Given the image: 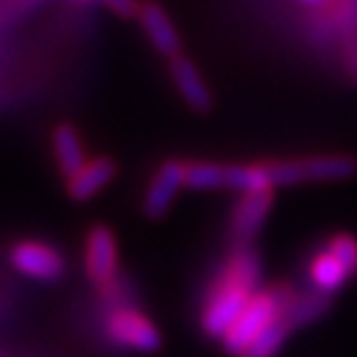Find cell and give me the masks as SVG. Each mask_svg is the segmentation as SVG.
<instances>
[{
    "mask_svg": "<svg viewBox=\"0 0 357 357\" xmlns=\"http://www.w3.org/2000/svg\"><path fill=\"white\" fill-rule=\"evenodd\" d=\"M263 263L261 253L253 243H234L231 253L223 258L218 273L208 283L201 303L199 325L201 333L221 340L236 323L248 301L258 288H263Z\"/></svg>",
    "mask_w": 357,
    "mask_h": 357,
    "instance_id": "obj_1",
    "label": "cell"
},
{
    "mask_svg": "<svg viewBox=\"0 0 357 357\" xmlns=\"http://www.w3.org/2000/svg\"><path fill=\"white\" fill-rule=\"evenodd\" d=\"M271 181L275 189L305 184H335L357 176V156L330 151V154H305L290 159H268Z\"/></svg>",
    "mask_w": 357,
    "mask_h": 357,
    "instance_id": "obj_2",
    "label": "cell"
},
{
    "mask_svg": "<svg viewBox=\"0 0 357 357\" xmlns=\"http://www.w3.org/2000/svg\"><path fill=\"white\" fill-rule=\"evenodd\" d=\"M290 285H293L290 280H273V283L263 285L253 293V298L241 310V315L229 328V333L221 337V347L226 355L241 357L245 347L251 345L263 330H268L283 315Z\"/></svg>",
    "mask_w": 357,
    "mask_h": 357,
    "instance_id": "obj_3",
    "label": "cell"
},
{
    "mask_svg": "<svg viewBox=\"0 0 357 357\" xmlns=\"http://www.w3.org/2000/svg\"><path fill=\"white\" fill-rule=\"evenodd\" d=\"M107 340L124 350L156 352L162 347V333L144 310L134 305H114L105 318Z\"/></svg>",
    "mask_w": 357,
    "mask_h": 357,
    "instance_id": "obj_4",
    "label": "cell"
},
{
    "mask_svg": "<svg viewBox=\"0 0 357 357\" xmlns=\"http://www.w3.org/2000/svg\"><path fill=\"white\" fill-rule=\"evenodd\" d=\"M186 189V162L181 159H164L151 174L149 184L142 199V211L151 221H159L172 211L178 191Z\"/></svg>",
    "mask_w": 357,
    "mask_h": 357,
    "instance_id": "obj_5",
    "label": "cell"
},
{
    "mask_svg": "<svg viewBox=\"0 0 357 357\" xmlns=\"http://www.w3.org/2000/svg\"><path fill=\"white\" fill-rule=\"evenodd\" d=\"M275 206V189H258L238 194L229 213V234L234 243H253L263 223Z\"/></svg>",
    "mask_w": 357,
    "mask_h": 357,
    "instance_id": "obj_6",
    "label": "cell"
},
{
    "mask_svg": "<svg viewBox=\"0 0 357 357\" xmlns=\"http://www.w3.org/2000/svg\"><path fill=\"white\" fill-rule=\"evenodd\" d=\"M8 258L17 273L35 280H45V283L62 278L67 271L65 256L43 241H17L8 253Z\"/></svg>",
    "mask_w": 357,
    "mask_h": 357,
    "instance_id": "obj_7",
    "label": "cell"
},
{
    "mask_svg": "<svg viewBox=\"0 0 357 357\" xmlns=\"http://www.w3.org/2000/svg\"><path fill=\"white\" fill-rule=\"evenodd\" d=\"M84 271L92 283L100 288L117 280L119 273V248L114 231L97 223L84 236Z\"/></svg>",
    "mask_w": 357,
    "mask_h": 357,
    "instance_id": "obj_8",
    "label": "cell"
},
{
    "mask_svg": "<svg viewBox=\"0 0 357 357\" xmlns=\"http://www.w3.org/2000/svg\"><path fill=\"white\" fill-rule=\"evenodd\" d=\"M169 75H172L174 87H176V92L181 95V100H184V105L189 107V109L199 112V114L211 112L213 92L191 57H186V55L172 57V60H169Z\"/></svg>",
    "mask_w": 357,
    "mask_h": 357,
    "instance_id": "obj_9",
    "label": "cell"
},
{
    "mask_svg": "<svg viewBox=\"0 0 357 357\" xmlns=\"http://www.w3.org/2000/svg\"><path fill=\"white\" fill-rule=\"evenodd\" d=\"M137 20H139L142 30H144L151 47H154L159 55H164L167 60L181 55V38H178L169 13L164 10L159 3L144 0L139 6V13H137Z\"/></svg>",
    "mask_w": 357,
    "mask_h": 357,
    "instance_id": "obj_10",
    "label": "cell"
},
{
    "mask_svg": "<svg viewBox=\"0 0 357 357\" xmlns=\"http://www.w3.org/2000/svg\"><path fill=\"white\" fill-rule=\"evenodd\" d=\"M333 296H325L315 288H298L296 283L290 285V293L285 298V307H283V318L288 320V325L293 330L307 328V325L318 323L333 310Z\"/></svg>",
    "mask_w": 357,
    "mask_h": 357,
    "instance_id": "obj_11",
    "label": "cell"
},
{
    "mask_svg": "<svg viewBox=\"0 0 357 357\" xmlns=\"http://www.w3.org/2000/svg\"><path fill=\"white\" fill-rule=\"evenodd\" d=\"M305 275H307V285H310V288L320 290V293L333 296V298H337V293L355 278V275L342 266L340 258L335 256L325 243L307 258Z\"/></svg>",
    "mask_w": 357,
    "mask_h": 357,
    "instance_id": "obj_12",
    "label": "cell"
},
{
    "mask_svg": "<svg viewBox=\"0 0 357 357\" xmlns=\"http://www.w3.org/2000/svg\"><path fill=\"white\" fill-rule=\"evenodd\" d=\"M117 176V164L112 156H92L73 178L65 181L67 196L73 201H89L95 199L105 186L112 184Z\"/></svg>",
    "mask_w": 357,
    "mask_h": 357,
    "instance_id": "obj_13",
    "label": "cell"
},
{
    "mask_svg": "<svg viewBox=\"0 0 357 357\" xmlns=\"http://www.w3.org/2000/svg\"><path fill=\"white\" fill-rule=\"evenodd\" d=\"M52 154H55V162H57V169L60 174L67 178H73L84 164L89 162L87 151H84V144H82V137L79 132L73 127V124H57L52 129Z\"/></svg>",
    "mask_w": 357,
    "mask_h": 357,
    "instance_id": "obj_14",
    "label": "cell"
},
{
    "mask_svg": "<svg viewBox=\"0 0 357 357\" xmlns=\"http://www.w3.org/2000/svg\"><path fill=\"white\" fill-rule=\"evenodd\" d=\"M290 333H293V328H290L288 320L280 315L271 328L263 330L256 340L245 347L241 357H278L280 350L285 347V342H288Z\"/></svg>",
    "mask_w": 357,
    "mask_h": 357,
    "instance_id": "obj_15",
    "label": "cell"
},
{
    "mask_svg": "<svg viewBox=\"0 0 357 357\" xmlns=\"http://www.w3.org/2000/svg\"><path fill=\"white\" fill-rule=\"evenodd\" d=\"M186 189L218 191L223 189L221 162H186Z\"/></svg>",
    "mask_w": 357,
    "mask_h": 357,
    "instance_id": "obj_16",
    "label": "cell"
},
{
    "mask_svg": "<svg viewBox=\"0 0 357 357\" xmlns=\"http://www.w3.org/2000/svg\"><path fill=\"white\" fill-rule=\"evenodd\" d=\"M325 245L335 256L340 258L342 266L350 271L352 275H357V236L350 231H335L325 238Z\"/></svg>",
    "mask_w": 357,
    "mask_h": 357,
    "instance_id": "obj_17",
    "label": "cell"
},
{
    "mask_svg": "<svg viewBox=\"0 0 357 357\" xmlns=\"http://www.w3.org/2000/svg\"><path fill=\"white\" fill-rule=\"evenodd\" d=\"M79 3H92V0H79ZM102 6L109 8L114 15H122V17H137L139 13V0H100Z\"/></svg>",
    "mask_w": 357,
    "mask_h": 357,
    "instance_id": "obj_18",
    "label": "cell"
},
{
    "mask_svg": "<svg viewBox=\"0 0 357 357\" xmlns=\"http://www.w3.org/2000/svg\"><path fill=\"white\" fill-rule=\"evenodd\" d=\"M33 3H38V0H8V6H10L13 10H22L25 6H33Z\"/></svg>",
    "mask_w": 357,
    "mask_h": 357,
    "instance_id": "obj_19",
    "label": "cell"
},
{
    "mask_svg": "<svg viewBox=\"0 0 357 357\" xmlns=\"http://www.w3.org/2000/svg\"><path fill=\"white\" fill-rule=\"evenodd\" d=\"M303 3H310V6H323V3H328V0H303Z\"/></svg>",
    "mask_w": 357,
    "mask_h": 357,
    "instance_id": "obj_20",
    "label": "cell"
}]
</instances>
